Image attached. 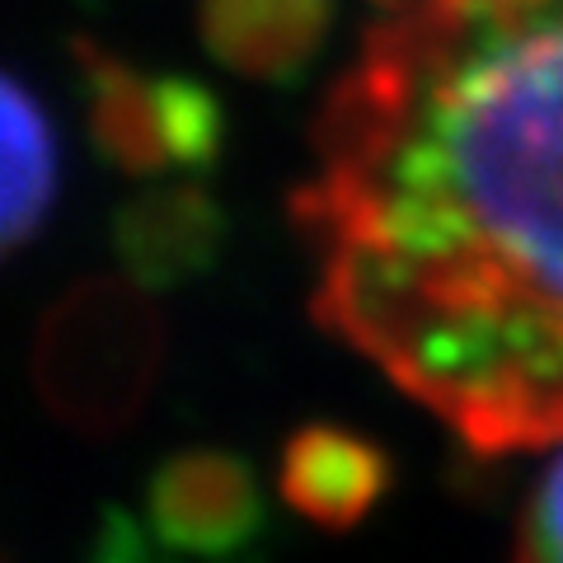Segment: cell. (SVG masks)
<instances>
[{"instance_id": "obj_9", "label": "cell", "mask_w": 563, "mask_h": 563, "mask_svg": "<svg viewBox=\"0 0 563 563\" xmlns=\"http://www.w3.org/2000/svg\"><path fill=\"white\" fill-rule=\"evenodd\" d=\"M512 563H563V442L521 503Z\"/></svg>"}, {"instance_id": "obj_4", "label": "cell", "mask_w": 563, "mask_h": 563, "mask_svg": "<svg viewBox=\"0 0 563 563\" xmlns=\"http://www.w3.org/2000/svg\"><path fill=\"white\" fill-rule=\"evenodd\" d=\"M263 488L231 451H184L151 474L136 517L109 540L118 563H254Z\"/></svg>"}, {"instance_id": "obj_5", "label": "cell", "mask_w": 563, "mask_h": 563, "mask_svg": "<svg viewBox=\"0 0 563 563\" xmlns=\"http://www.w3.org/2000/svg\"><path fill=\"white\" fill-rule=\"evenodd\" d=\"M333 0H198L202 47L258 85L301 80L324 52Z\"/></svg>"}, {"instance_id": "obj_8", "label": "cell", "mask_w": 563, "mask_h": 563, "mask_svg": "<svg viewBox=\"0 0 563 563\" xmlns=\"http://www.w3.org/2000/svg\"><path fill=\"white\" fill-rule=\"evenodd\" d=\"M217 240H221V211L202 192V184L192 179L155 184L118 221V244L141 282L188 273V263L211 258Z\"/></svg>"}, {"instance_id": "obj_1", "label": "cell", "mask_w": 563, "mask_h": 563, "mask_svg": "<svg viewBox=\"0 0 563 563\" xmlns=\"http://www.w3.org/2000/svg\"><path fill=\"white\" fill-rule=\"evenodd\" d=\"M310 310L479 455L563 442V0H413L291 192Z\"/></svg>"}, {"instance_id": "obj_10", "label": "cell", "mask_w": 563, "mask_h": 563, "mask_svg": "<svg viewBox=\"0 0 563 563\" xmlns=\"http://www.w3.org/2000/svg\"><path fill=\"white\" fill-rule=\"evenodd\" d=\"M380 5H390V10H399V5H413V0H380Z\"/></svg>"}, {"instance_id": "obj_2", "label": "cell", "mask_w": 563, "mask_h": 563, "mask_svg": "<svg viewBox=\"0 0 563 563\" xmlns=\"http://www.w3.org/2000/svg\"><path fill=\"white\" fill-rule=\"evenodd\" d=\"M165 366V320L136 282L85 277L43 314L33 376L66 428L113 437L132 428Z\"/></svg>"}, {"instance_id": "obj_7", "label": "cell", "mask_w": 563, "mask_h": 563, "mask_svg": "<svg viewBox=\"0 0 563 563\" xmlns=\"http://www.w3.org/2000/svg\"><path fill=\"white\" fill-rule=\"evenodd\" d=\"M57 198V132L43 103L0 70V258L47 221Z\"/></svg>"}, {"instance_id": "obj_6", "label": "cell", "mask_w": 563, "mask_h": 563, "mask_svg": "<svg viewBox=\"0 0 563 563\" xmlns=\"http://www.w3.org/2000/svg\"><path fill=\"white\" fill-rule=\"evenodd\" d=\"M277 488L306 521L339 531V526H357L380 503V493L390 488V461L372 437L314 422L282 451Z\"/></svg>"}, {"instance_id": "obj_3", "label": "cell", "mask_w": 563, "mask_h": 563, "mask_svg": "<svg viewBox=\"0 0 563 563\" xmlns=\"http://www.w3.org/2000/svg\"><path fill=\"white\" fill-rule=\"evenodd\" d=\"M80 113L95 151L132 179H192L221 161L225 109L179 70H151L99 43H76Z\"/></svg>"}]
</instances>
